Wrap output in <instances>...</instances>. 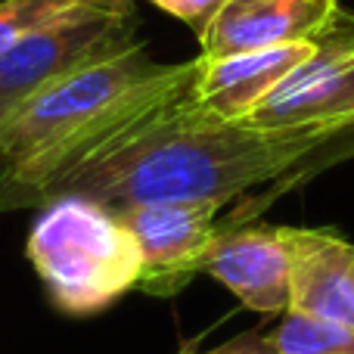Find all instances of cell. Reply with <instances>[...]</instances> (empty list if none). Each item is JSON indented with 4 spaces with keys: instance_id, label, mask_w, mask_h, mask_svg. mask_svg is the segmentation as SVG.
<instances>
[{
    "instance_id": "obj_1",
    "label": "cell",
    "mask_w": 354,
    "mask_h": 354,
    "mask_svg": "<svg viewBox=\"0 0 354 354\" xmlns=\"http://www.w3.org/2000/svg\"><path fill=\"white\" fill-rule=\"evenodd\" d=\"M348 128L351 124L258 128L252 122H227L202 109L187 91L128 124L72 168L44 202L84 196L115 214L159 202L227 205L255 187L280 183L283 177H308V159Z\"/></svg>"
},
{
    "instance_id": "obj_2",
    "label": "cell",
    "mask_w": 354,
    "mask_h": 354,
    "mask_svg": "<svg viewBox=\"0 0 354 354\" xmlns=\"http://www.w3.org/2000/svg\"><path fill=\"white\" fill-rule=\"evenodd\" d=\"M196 59L156 62L137 41L47 87L0 122V214L41 208L72 168L128 124L183 97Z\"/></svg>"
},
{
    "instance_id": "obj_3",
    "label": "cell",
    "mask_w": 354,
    "mask_h": 354,
    "mask_svg": "<svg viewBox=\"0 0 354 354\" xmlns=\"http://www.w3.org/2000/svg\"><path fill=\"white\" fill-rule=\"evenodd\" d=\"M50 305L66 317H97L140 283L143 258L115 212L84 196L44 202L25 243Z\"/></svg>"
},
{
    "instance_id": "obj_4",
    "label": "cell",
    "mask_w": 354,
    "mask_h": 354,
    "mask_svg": "<svg viewBox=\"0 0 354 354\" xmlns=\"http://www.w3.org/2000/svg\"><path fill=\"white\" fill-rule=\"evenodd\" d=\"M137 12L75 6L41 25L0 56V122L68 75L122 53L140 41Z\"/></svg>"
},
{
    "instance_id": "obj_5",
    "label": "cell",
    "mask_w": 354,
    "mask_h": 354,
    "mask_svg": "<svg viewBox=\"0 0 354 354\" xmlns=\"http://www.w3.org/2000/svg\"><path fill=\"white\" fill-rule=\"evenodd\" d=\"M245 122L258 128L354 124V12L339 10L317 35L314 53Z\"/></svg>"
},
{
    "instance_id": "obj_6",
    "label": "cell",
    "mask_w": 354,
    "mask_h": 354,
    "mask_svg": "<svg viewBox=\"0 0 354 354\" xmlns=\"http://www.w3.org/2000/svg\"><path fill=\"white\" fill-rule=\"evenodd\" d=\"M221 202H159L118 212L140 245L143 270L137 292L174 299L205 270L221 230Z\"/></svg>"
},
{
    "instance_id": "obj_7",
    "label": "cell",
    "mask_w": 354,
    "mask_h": 354,
    "mask_svg": "<svg viewBox=\"0 0 354 354\" xmlns=\"http://www.w3.org/2000/svg\"><path fill=\"white\" fill-rule=\"evenodd\" d=\"M255 314L289 311V243L283 224H221L205 270Z\"/></svg>"
},
{
    "instance_id": "obj_8",
    "label": "cell",
    "mask_w": 354,
    "mask_h": 354,
    "mask_svg": "<svg viewBox=\"0 0 354 354\" xmlns=\"http://www.w3.org/2000/svg\"><path fill=\"white\" fill-rule=\"evenodd\" d=\"M339 0H227L202 28L199 56L224 59L252 50L314 41L339 16Z\"/></svg>"
},
{
    "instance_id": "obj_9",
    "label": "cell",
    "mask_w": 354,
    "mask_h": 354,
    "mask_svg": "<svg viewBox=\"0 0 354 354\" xmlns=\"http://www.w3.org/2000/svg\"><path fill=\"white\" fill-rule=\"evenodd\" d=\"M286 243L289 311L354 330V243L336 227H286Z\"/></svg>"
},
{
    "instance_id": "obj_10",
    "label": "cell",
    "mask_w": 354,
    "mask_h": 354,
    "mask_svg": "<svg viewBox=\"0 0 354 354\" xmlns=\"http://www.w3.org/2000/svg\"><path fill=\"white\" fill-rule=\"evenodd\" d=\"M314 41L252 50V53L224 56V59L196 56V75L193 84H189V97L202 109L214 112L227 122H245L314 53Z\"/></svg>"
},
{
    "instance_id": "obj_11",
    "label": "cell",
    "mask_w": 354,
    "mask_h": 354,
    "mask_svg": "<svg viewBox=\"0 0 354 354\" xmlns=\"http://www.w3.org/2000/svg\"><path fill=\"white\" fill-rule=\"evenodd\" d=\"M268 339L277 354H354V330L295 311L283 314Z\"/></svg>"
},
{
    "instance_id": "obj_12",
    "label": "cell",
    "mask_w": 354,
    "mask_h": 354,
    "mask_svg": "<svg viewBox=\"0 0 354 354\" xmlns=\"http://www.w3.org/2000/svg\"><path fill=\"white\" fill-rule=\"evenodd\" d=\"M75 6L78 0H0V56Z\"/></svg>"
},
{
    "instance_id": "obj_13",
    "label": "cell",
    "mask_w": 354,
    "mask_h": 354,
    "mask_svg": "<svg viewBox=\"0 0 354 354\" xmlns=\"http://www.w3.org/2000/svg\"><path fill=\"white\" fill-rule=\"evenodd\" d=\"M149 3L165 10L168 16L180 19V22L187 25V28H193L196 37H199L202 28L218 16V10L227 3V0H149Z\"/></svg>"
},
{
    "instance_id": "obj_14",
    "label": "cell",
    "mask_w": 354,
    "mask_h": 354,
    "mask_svg": "<svg viewBox=\"0 0 354 354\" xmlns=\"http://www.w3.org/2000/svg\"><path fill=\"white\" fill-rule=\"evenodd\" d=\"M177 354H277V348L270 345L268 333L249 330V333H239V336L214 345V348H180Z\"/></svg>"
},
{
    "instance_id": "obj_15",
    "label": "cell",
    "mask_w": 354,
    "mask_h": 354,
    "mask_svg": "<svg viewBox=\"0 0 354 354\" xmlns=\"http://www.w3.org/2000/svg\"><path fill=\"white\" fill-rule=\"evenodd\" d=\"M81 6H91V10H103V12H134L137 0H78Z\"/></svg>"
}]
</instances>
